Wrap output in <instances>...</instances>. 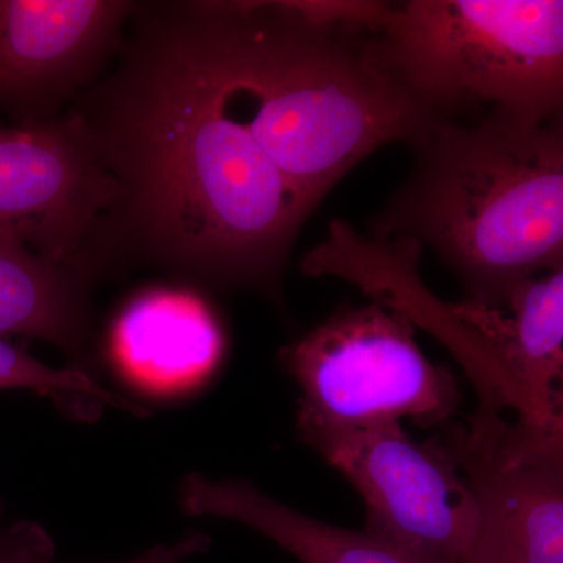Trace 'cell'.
Listing matches in <instances>:
<instances>
[{
    "instance_id": "cell-17",
    "label": "cell",
    "mask_w": 563,
    "mask_h": 563,
    "mask_svg": "<svg viewBox=\"0 0 563 563\" xmlns=\"http://www.w3.org/2000/svg\"><path fill=\"white\" fill-rule=\"evenodd\" d=\"M51 563H55V561H52Z\"/></svg>"
},
{
    "instance_id": "cell-1",
    "label": "cell",
    "mask_w": 563,
    "mask_h": 563,
    "mask_svg": "<svg viewBox=\"0 0 563 563\" xmlns=\"http://www.w3.org/2000/svg\"><path fill=\"white\" fill-rule=\"evenodd\" d=\"M69 110L117 188L92 277L131 262L279 296L310 217L232 110L201 2H136L117 57Z\"/></svg>"
},
{
    "instance_id": "cell-3",
    "label": "cell",
    "mask_w": 563,
    "mask_h": 563,
    "mask_svg": "<svg viewBox=\"0 0 563 563\" xmlns=\"http://www.w3.org/2000/svg\"><path fill=\"white\" fill-rule=\"evenodd\" d=\"M412 147L413 172L373 218L372 236L431 247L468 302L499 301L518 282L562 268V114L433 118Z\"/></svg>"
},
{
    "instance_id": "cell-7",
    "label": "cell",
    "mask_w": 563,
    "mask_h": 563,
    "mask_svg": "<svg viewBox=\"0 0 563 563\" xmlns=\"http://www.w3.org/2000/svg\"><path fill=\"white\" fill-rule=\"evenodd\" d=\"M443 442L479 507L472 563H563V431L476 412Z\"/></svg>"
},
{
    "instance_id": "cell-2",
    "label": "cell",
    "mask_w": 563,
    "mask_h": 563,
    "mask_svg": "<svg viewBox=\"0 0 563 563\" xmlns=\"http://www.w3.org/2000/svg\"><path fill=\"white\" fill-rule=\"evenodd\" d=\"M231 107L310 214L362 161L433 120L385 68L373 33L312 24L282 2H202Z\"/></svg>"
},
{
    "instance_id": "cell-6",
    "label": "cell",
    "mask_w": 563,
    "mask_h": 563,
    "mask_svg": "<svg viewBox=\"0 0 563 563\" xmlns=\"http://www.w3.org/2000/svg\"><path fill=\"white\" fill-rule=\"evenodd\" d=\"M303 443L361 493L366 531L435 563H472L479 507L440 440L415 442L401 424L339 428L298 415Z\"/></svg>"
},
{
    "instance_id": "cell-14",
    "label": "cell",
    "mask_w": 563,
    "mask_h": 563,
    "mask_svg": "<svg viewBox=\"0 0 563 563\" xmlns=\"http://www.w3.org/2000/svg\"><path fill=\"white\" fill-rule=\"evenodd\" d=\"M22 388L47 396L66 412L91 420L103 407L144 417L146 410L107 390L90 374L79 368H52L31 354L0 339V390Z\"/></svg>"
},
{
    "instance_id": "cell-16",
    "label": "cell",
    "mask_w": 563,
    "mask_h": 563,
    "mask_svg": "<svg viewBox=\"0 0 563 563\" xmlns=\"http://www.w3.org/2000/svg\"><path fill=\"white\" fill-rule=\"evenodd\" d=\"M207 547H209V539L203 533H191L179 542L152 548L140 558L124 563H181L191 555L202 553Z\"/></svg>"
},
{
    "instance_id": "cell-15",
    "label": "cell",
    "mask_w": 563,
    "mask_h": 563,
    "mask_svg": "<svg viewBox=\"0 0 563 563\" xmlns=\"http://www.w3.org/2000/svg\"><path fill=\"white\" fill-rule=\"evenodd\" d=\"M51 537L33 523L0 529V563H51L54 561Z\"/></svg>"
},
{
    "instance_id": "cell-10",
    "label": "cell",
    "mask_w": 563,
    "mask_h": 563,
    "mask_svg": "<svg viewBox=\"0 0 563 563\" xmlns=\"http://www.w3.org/2000/svg\"><path fill=\"white\" fill-rule=\"evenodd\" d=\"M451 307L495 352L515 420L563 431V266L518 282L499 301Z\"/></svg>"
},
{
    "instance_id": "cell-5",
    "label": "cell",
    "mask_w": 563,
    "mask_h": 563,
    "mask_svg": "<svg viewBox=\"0 0 563 563\" xmlns=\"http://www.w3.org/2000/svg\"><path fill=\"white\" fill-rule=\"evenodd\" d=\"M280 358L302 390L298 415L339 428H431L461 401L453 373L418 346L413 322L376 301L339 310Z\"/></svg>"
},
{
    "instance_id": "cell-9",
    "label": "cell",
    "mask_w": 563,
    "mask_h": 563,
    "mask_svg": "<svg viewBox=\"0 0 563 563\" xmlns=\"http://www.w3.org/2000/svg\"><path fill=\"white\" fill-rule=\"evenodd\" d=\"M136 2L0 0V111L16 125L62 117L106 73Z\"/></svg>"
},
{
    "instance_id": "cell-8",
    "label": "cell",
    "mask_w": 563,
    "mask_h": 563,
    "mask_svg": "<svg viewBox=\"0 0 563 563\" xmlns=\"http://www.w3.org/2000/svg\"><path fill=\"white\" fill-rule=\"evenodd\" d=\"M117 188L70 110L44 124L0 125V225L44 255L87 272Z\"/></svg>"
},
{
    "instance_id": "cell-12",
    "label": "cell",
    "mask_w": 563,
    "mask_h": 563,
    "mask_svg": "<svg viewBox=\"0 0 563 563\" xmlns=\"http://www.w3.org/2000/svg\"><path fill=\"white\" fill-rule=\"evenodd\" d=\"M179 499L185 514L250 526L302 563H435L366 529L350 531L307 517L244 481L191 473L181 481Z\"/></svg>"
},
{
    "instance_id": "cell-13",
    "label": "cell",
    "mask_w": 563,
    "mask_h": 563,
    "mask_svg": "<svg viewBox=\"0 0 563 563\" xmlns=\"http://www.w3.org/2000/svg\"><path fill=\"white\" fill-rule=\"evenodd\" d=\"M91 280L44 257L16 229L0 225V339L29 336L81 354L90 336Z\"/></svg>"
},
{
    "instance_id": "cell-4",
    "label": "cell",
    "mask_w": 563,
    "mask_h": 563,
    "mask_svg": "<svg viewBox=\"0 0 563 563\" xmlns=\"http://www.w3.org/2000/svg\"><path fill=\"white\" fill-rule=\"evenodd\" d=\"M377 57L439 118L490 107L529 121L561 117V0H409L373 33Z\"/></svg>"
},
{
    "instance_id": "cell-11",
    "label": "cell",
    "mask_w": 563,
    "mask_h": 563,
    "mask_svg": "<svg viewBox=\"0 0 563 563\" xmlns=\"http://www.w3.org/2000/svg\"><path fill=\"white\" fill-rule=\"evenodd\" d=\"M217 318L198 296L152 290L136 296L114 322L111 354L121 376L155 398L201 387L221 361Z\"/></svg>"
}]
</instances>
